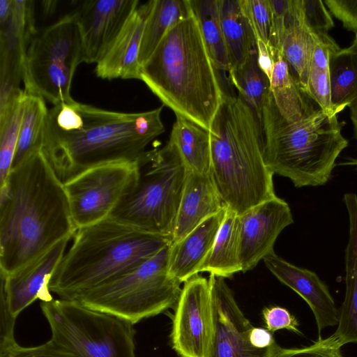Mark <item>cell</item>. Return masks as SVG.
Masks as SVG:
<instances>
[{
	"mask_svg": "<svg viewBox=\"0 0 357 357\" xmlns=\"http://www.w3.org/2000/svg\"><path fill=\"white\" fill-rule=\"evenodd\" d=\"M162 108L126 113L61 102L48 110L42 151L63 183L99 165L143 162L148 144L165 130Z\"/></svg>",
	"mask_w": 357,
	"mask_h": 357,
	"instance_id": "6da1fadb",
	"label": "cell"
},
{
	"mask_svg": "<svg viewBox=\"0 0 357 357\" xmlns=\"http://www.w3.org/2000/svg\"><path fill=\"white\" fill-rule=\"evenodd\" d=\"M63 183L42 149L0 186V271L10 274L75 236Z\"/></svg>",
	"mask_w": 357,
	"mask_h": 357,
	"instance_id": "7a4b0ae2",
	"label": "cell"
},
{
	"mask_svg": "<svg viewBox=\"0 0 357 357\" xmlns=\"http://www.w3.org/2000/svg\"><path fill=\"white\" fill-rule=\"evenodd\" d=\"M139 79L176 116L209 131L225 91L192 9L141 66Z\"/></svg>",
	"mask_w": 357,
	"mask_h": 357,
	"instance_id": "3957f363",
	"label": "cell"
},
{
	"mask_svg": "<svg viewBox=\"0 0 357 357\" xmlns=\"http://www.w3.org/2000/svg\"><path fill=\"white\" fill-rule=\"evenodd\" d=\"M209 133L210 175L227 208L241 215L277 196L264 158L261 120L240 96L224 93Z\"/></svg>",
	"mask_w": 357,
	"mask_h": 357,
	"instance_id": "277c9868",
	"label": "cell"
},
{
	"mask_svg": "<svg viewBox=\"0 0 357 357\" xmlns=\"http://www.w3.org/2000/svg\"><path fill=\"white\" fill-rule=\"evenodd\" d=\"M172 241L109 218L79 228L48 288L60 299L73 301L137 267Z\"/></svg>",
	"mask_w": 357,
	"mask_h": 357,
	"instance_id": "5b68a950",
	"label": "cell"
},
{
	"mask_svg": "<svg viewBox=\"0 0 357 357\" xmlns=\"http://www.w3.org/2000/svg\"><path fill=\"white\" fill-rule=\"evenodd\" d=\"M261 123L264 158L273 173L288 178L296 188L320 186L331 178L335 161L347 147L344 123L318 108L298 122L280 114L270 93Z\"/></svg>",
	"mask_w": 357,
	"mask_h": 357,
	"instance_id": "8992f818",
	"label": "cell"
},
{
	"mask_svg": "<svg viewBox=\"0 0 357 357\" xmlns=\"http://www.w3.org/2000/svg\"><path fill=\"white\" fill-rule=\"evenodd\" d=\"M171 243L137 267L81 293L73 301L132 324L174 307L181 283L168 273Z\"/></svg>",
	"mask_w": 357,
	"mask_h": 357,
	"instance_id": "52a82bcc",
	"label": "cell"
},
{
	"mask_svg": "<svg viewBox=\"0 0 357 357\" xmlns=\"http://www.w3.org/2000/svg\"><path fill=\"white\" fill-rule=\"evenodd\" d=\"M135 190L108 218L139 230L172 239L187 175L180 156L169 142L149 151Z\"/></svg>",
	"mask_w": 357,
	"mask_h": 357,
	"instance_id": "ba28073f",
	"label": "cell"
},
{
	"mask_svg": "<svg viewBox=\"0 0 357 357\" xmlns=\"http://www.w3.org/2000/svg\"><path fill=\"white\" fill-rule=\"evenodd\" d=\"M82 62H84L82 38L72 12L36 31L32 37L24 62V91L53 105L72 101V81Z\"/></svg>",
	"mask_w": 357,
	"mask_h": 357,
	"instance_id": "9c48e42d",
	"label": "cell"
},
{
	"mask_svg": "<svg viewBox=\"0 0 357 357\" xmlns=\"http://www.w3.org/2000/svg\"><path fill=\"white\" fill-rule=\"evenodd\" d=\"M51 339L79 357H135L133 324L77 301L40 303Z\"/></svg>",
	"mask_w": 357,
	"mask_h": 357,
	"instance_id": "30bf717a",
	"label": "cell"
},
{
	"mask_svg": "<svg viewBox=\"0 0 357 357\" xmlns=\"http://www.w3.org/2000/svg\"><path fill=\"white\" fill-rule=\"evenodd\" d=\"M143 162H115L91 168L63 183L77 229L107 218L138 185Z\"/></svg>",
	"mask_w": 357,
	"mask_h": 357,
	"instance_id": "8fae6325",
	"label": "cell"
},
{
	"mask_svg": "<svg viewBox=\"0 0 357 357\" xmlns=\"http://www.w3.org/2000/svg\"><path fill=\"white\" fill-rule=\"evenodd\" d=\"M175 307L174 349L181 357H208L213 335L208 280L197 274L185 281Z\"/></svg>",
	"mask_w": 357,
	"mask_h": 357,
	"instance_id": "7c38bea8",
	"label": "cell"
},
{
	"mask_svg": "<svg viewBox=\"0 0 357 357\" xmlns=\"http://www.w3.org/2000/svg\"><path fill=\"white\" fill-rule=\"evenodd\" d=\"M213 335L208 357H273L280 347L264 349L250 342L253 326L238 307L225 278L210 274Z\"/></svg>",
	"mask_w": 357,
	"mask_h": 357,
	"instance_id": "4fadbf2b",
	"label": "cell"
},
{
	"mask_svg": "<svg viewBox=\"0 0 357 357\" xmlns=\"http://www.w3.org/2000/svg\"><path fill=\"white\" fill-rule=\"evenodd\" d=\"M34 1L11 0L7 17L0 21V109L22 89L26 52L36 29Z\"/></svg>",
	"mask_w": 357,
	"mask_h": 357,
	"instance_id": "5bb4252c",
	"label": "cell"
},
{
	"mask_svg": "<svg viewBox=\"0 0 357 357\" xmlns=\"http://www.w3.org/2000/svg\"><path fill=\"white\" fill-rule=\"evenodd\" d=\"M239 220L242 272L252 270L274 252V244L279 234L294 223L289 204L278 196L239 215Z\"/></svg>",
	"mask_w": 357,
	"mask_h": 357,
	"instance_id": "9a60e30c",
	"label": "cell"
},
{
	"mask_svg": "<svg viewBox=\"0 0 357 357\" xmlns=\"http://www.w3.org/2000/svg\"><path fill=\"white\" fill-rule=\"evenodd\" d=\"M138 0H88L73 13L79 24L84 62L97 63L139 6Z\"/></svg>",
	"mask_w": 357,
	"mask_h": 357,
	"instance_id": "2e32d148",
	"label": "cell"
},
{
	"mask_svg": "<svg viewBox=\"0 0 357 357\" xmlns=\"http://www.w3.org/2000/svg\"><path fill=\"white\" fill-rule=\"evenodd\" d=\"M70 238L61 240L13 273L6 274L0 271V289L6 293L10 310L15 317L38 298L45 302L53 299L48 284L65 255Z\"/></svg>",
	"mask_w": 357,
	"mask_h": 357,
	"instance_id": "e0dca14e",
	"label": "cell"
},
{
	"mask_svg": "<svg viewBox=\"0 0 357 357\" xmlns=\"http://www.w3.org/2000/svg\"><path fill=\"white\" fill-rule=\"evenodd\" d=\"M263 260L279 281L294 290L307 303L315 318L318 338L321 337V333L324 328L337 325L339 309L328 287L316 273L288 262L275 252Z\"/></svg>",
	"mask_w": 357,
	"mask_h": 357,
	"instance_id": "ac0fdd59",
	"label": "cell"
},
{
	"mask_svg": "<svg viewBox=\"0 0 357 357\" xmlns=\"http://www.w3.org/2000/svg\"><path fill=\"white\" fill-rule=\"evenodd\" d=\"M152 4L153 0L149 1L134 11L109 49L96 63L97 77L106 79H139L142 38Z\"/></svg>",
	"mask_w": 357,
	"mask_h": 357,
	"instance_id": "d6986e66",
	"label": "cell"
},
{
	"mask_svg": "<svg viewBox=\"0 0 357 357\" xmlns=\"http://www.w3.org/2000/svg\"><path fill=\"white\" fill-rule=\"evenodd\" d=\"M227 206L208 218L182 239L172 243L168 273L180 283L199 274L208 257L223 222Z\"/></svg>",
	"mask_w": 357,
	"mask_h": 357,
	"instance_id": "ffe728a7",
	"label": "cell"
},
{
	"mask_svg": "<svg viewBox=\"0 0 357 357\" xmlns=\"http://www.w3.org/2000/svg\"><path fill=\"white\" fill-rule=\"evenodd\" d=\"M225 205L208 174L187 171L172 243H176Z\"/></svg>",
	"mask_w": 357,
	"mask_h": 357,
	"instance_id": "44dd1931",
	"label": "cell"
},
{
	"mask_svg": "<svg viewBox=\"0 0 357 357\" xmlns=\"http://www.w3.org/2000/svg\"><path fill=\"white\" fill-rule=\"evenodd\" d=\"M343 201L349 217V240L345 250V296L339 309L337 329L332 335L342 347L357 343V195L347 192Z\"/></svg>",
	"mask_w": 357,
	"mask_h": 357,
	"instance_id": "7402d4cb",
	"label": "cell"
},
{
	"mask_svg": "<svg viewBox=\"0 0 357 357\" xmlns=\"http://www.w3.org/2000/svg\"><path fill=\"white\" fill-rule=\"evenodd\" d=\"M274 59L270 91L280 114L289 122H298L314 113L319 106L302 89L280 52L271 46Z\"/></svg>",
	"mask_w": 357,
	"mask_h": 357,
	"instance_id": "603a6c76",
	"label": "cell"
},
{
	"mask_svg": "<svg viewBox=\"0 0 357 357\" xmlns=\"http://www.w3.org/2000/svg\"><path fill=\"white\" fill-rule=\"evenodd\" d=\"M188 172L208 174L211 148L208 130L182 116H176L168 141Z\"/></svg>",
	"mask_w": 357,
	"mask_h": 357,
	"instance_id": "cb8c5ba5",
	"label": "cell"
},
{
	"mask_svg": "<svg viewBox=\"0 0 357 357\" xmlns=\"http://www.w3.org/2000/svg\"><path fill=\"white\" fill-rule=\"evenodd\" d=\"M240 252L239 215L227 208L212 250L203 264L200 273L208 272L227 278L242 272Z\"/></svg>",
	"mask_w": 357,
	"mask_h": 357,
	"instance_id": "d4e9b609",
	"label": "cell"
},
{
	"mask_svg": "<svg viewBox=\"0 0 357 357\" xmlns=\"http://www.w3.org/2000/svg\"><path fill=\"white\" fill-rule=\"evenodd\" d=\"M219 10L231 70L242 65L257 50L256 38L241 0H219Z\"/></svg>",
	"mask_w": 357,
	"mask_h": 357,
	"instance_id": "484cf974",
	"label": "cell"
},
{
	"mask_svg": "<svg viewBox=\"0 0 357 357\" xmlns=\"http://www.w3.org/2000/svg\"><path fill=\"white\" fill-rule=\"evenodd\" d=\"M314 46V33L305 23L301 4L299 13L287 26L278 50L305 92Z\"/></svg>",
	"mask_w": 357,
	"mask_h": 357,
	"instance_id": "4316f807",
	"label": "cell"
},
{
	"mask_svg": "<svg viewBox=\"0 0 357 357\" xmlns=\"http://www.w3.org/2000/svg\"><path fill=\"white\" fill-rule=\"evenodd\" d=\"M329 70L331 111L337 116L357 99V45L332 52Z\"/></svg>",
	"mask_w": 357,
	"mask_h": 357,
	"instance_id": "83f0119b",
	"label": "cell"
},
{
	"mask_svg": "<svg viewBox=\"0 0 357 357\" xmlns=\"http://www.w3.org/2000/svg\"><path fill=\"white\" fill-rule=\"evenodd\" d=\"M191 12L189 0H153L142 38L139 61L150 58L169 30Z\"/></svg>",
	"mask_w": 357,
	"mask_h": 357,
	"instance_id": "f1b7e54d",
	"label": "cell"
},
{
	"mask_svg": "<svg viewBox=\"0 0 357 357\" xmlns=\"http://www.w3.org/2000/svg\"><path fill=\"white\" fill-rule=\"evenodd\" d=\"M45 101L38 96L24 91L23 114L12 169L42 149L48 113Z\"/></svg>",
	"mask_w": 357,
	"mask_h": 357,
	"instance_id": "f546056e",
	"label": "cell"
},
{
	"mask_svg": "<svg viewBox=\"0 0 357 357\" xmlns=\"http://www.w3.org/2000/svg\"><path fill=\"white\" fill-rule=\"evenodd\" d=\"M313 33L314 46L305 92L325 114L334 116L331 106L329 58L340 47L328 34Z\"/></svg>",
	"mask_w": 357,
	"mask_h": 357,
	"instance_id": "4dcf8cb0",
	"label": "cell"
},
{
	"mask_svg": "<svg viewBox=\"0 0 357 357\" xmlns=\"http://www.w3.org/2000/svg\"><path fill=\"white\" fill-rule=\"evenodd\" d=\"M210 56L218 72H229L230 63L222 31L219 0H189Z\"/></svg>",
	"mask_w": 357,
	"mask_h": 357,
	"instance_id": "1f68e13d",
	"label": "cell"
},
{
	"mask_svg": "<svg viewBox=\"0 0 357 357\" xmlns=\"http://www.w3.org/2000/svg\"><path fill=\"white\" fill-rule=\"evenodd\" d=\"M238 96L256 112L261 120L264 105L271 93L270 80L257 62V50L240 66L229 73Z\"/></svg>",
	"mask_w": 357,
	"mask_h": 357,
	"instance_id": "d6a6232c",
	"label": "cell"
},
{
	"mask_svg": "<svg viewBox=\"0 0 357 357\" xmlns=\"http://www.w3.org/2000/svg\"><path fill=\"white\" fill-rule=\"evenodd\" d=\"M24 95V90H21L0 109V186L12 169L23 114Z\"/></svg>",
	"mask_w": 357,
	"mask_h": 357,
	"instance_id": "836d02e7",
	"label": "cell"
},
{
	"mask_svg": "<svg viewBox=\"0 0 357 357\" xmlns=\"http://www.w3.org/2000/svg\"><path fill=\"white\" fill-rule=\"evenodd\" d=\"M241 3L256 39L270 45L271 14L268 0H241Z\"/></svg>",
	"mask_w": 357,
	"mask_h": 357,
	"instance_id": "e575fe53",
	"label": "cell"
},
{
	"mask_svg": "<svg viewBox=\"0 0 357 357\" xmlns=\"http://www.w3.org/2000/svg\"><path fill=\"white\" fill-rule=\"evenodd\" d=\"M342 346L331 335L318 340L303 348L284 349L280 347L273 357H344Z\"/></svg>",
	"mask_w": 357,
	"mask_h": 357,
	"instance_id": "d590c367",
	"label": "cell"
},
{
	"mask_svg": "<svg viewBox=\"0 0 357 357\" xmlns=\"http://www.w3.org/2000/svg\"><path fill=\"white\" fill-rule=\"evenodd\" d=\"M304 21L311 31L328 34L334 26L333 20L321 0H301Z\"/></svg>",
	"mask_w": 357,
	"mask_h": 357,
	"instance_id": "8d00e7d4",
	"label": "cell"
},
{
	"mask_svg": "<svg viewBox=\"0 0 357 357\" xmlns=\"http://www.w3.org/2000/svg\"><path fill=\"white\" fill-rule=\"evenodd\" d=\"M271 8L270 45L278 50L295 0H268Z\"/></svg>",
	"mask_w": 357,
	"mask_h": 357,
	"instance_id": "74e56055",
	"label": "cell"
},
{
	"mask_svg": "<svg viewBox=\"0 0 357 357\" xmlns=\"http://www.w3.org/2000/svg\"><path fill=\"white\" fill-rule=\"evenodd\" d=\"M2 357H79L52 339L36 347H24L17 344Z\"/></svg>",
	"mask_w": 357,
	"mask_h": 357,
	"instance_id": "f35d334b",
	"label": "cell"
},
{
	"mask_svg": "<svg viewBox=\"0 0 357 357\" xmlns=\"http://www.w3.org/2000/svg\"><path fill=\"white\" fill-rule=\"evenodd\" d=\"M15 320L10 310L6 294L0 289V357L17 344L14 337Z\"/></svg>",
	"mask_w": 357,
	"mask_h": 357,
	"instance_id": "ab89813d",
	"label": "cell"
},
{
	"mask_svg": "<svg viewBox=\"0 0 357 357\" xmlns=\"http://www.w3.org/2000/svg\"><path fill=\"white\" fill-rule=\"evenodd\" d=\"M262 314L266 329L273 333L280 329H287L298 335L302 334L296 318L284 307H266L263 310Z\"/></svg>",
	"mask_w": 357,
	"mask_h": 357,
	"instance_id": "60d3db41",
	"label": "cell"
},
{
	"mask_svg": "<svg viewBox=\"0 0 357 357\" xmlns=\"http://www.w3.org/2000/svg\"><path fill=\"white\" fill-rule=\"evenodd\" d=\"M324 3L345 29L357 33V0H326Z\"/></svg>",
	"mask_w": 357,
	"mask_h": 357,
	"instance_id": "b9f144b4",
	"label": "cell"
},
{
	"mask_svg": "<svg viewBox=\"0 0 357 357\" xmlns=\"http://www.w3.org/2000/svg\"><path fill=\"white\" fill-rule=\"evenodd\" d=\"M256 44L259 66L271 80L274 66L271 45H268L260 39H256Z\"/></svg>",
	"mask_w": 357,
	"mask_h": 357,
	"instance_id": "7bdbcfd3",
	"label": "cell"
},
{
	"mask_svg": "<svg viewBox=\"0 0 357 357\" xmlns=\"http://www.w3.org/2000/svg\"><path fill=\"white\" fill-rule=\"evenodd\" d=\"M250 342L255 347L264 349L276 344L273 333L268 329L261 327H254L251 329Z\"/></svg>",
	"mask_w": 357,
	"mask_h": 357,
	"instance_id": "ee69618b",
	"label": "cell"
},
{
	"mask_svg": "<svg viewBox=\"0 0 357 357\" xmlns=\"http://www.w3.org/2000/svg\"><path fill=\"white\" fill-rule=\"evenodd\" d=\"M350 119L353 126L354 137L357 140V99L349 107Z\"/></svg>",
	"mask_w": 357,
	"mask_h": 357,
	"instance_id": "f6af8a7d",
	"label": "cell"
},
{
	"mask_svg": "<svg viewBox=\"0 0 357 357\" xmlns=\"http://www.w3.org/2000/svg\"><path fill=\"white\" fill-rule=\"evenodd\" d=\"M43 3V11L45 13H51L53 12L56 7L57 1H44Z\"/></svg>",
	"mask_w": 357,
	"mask_h": 357,
	"instance_id": "bcb514c9",
	"label": "cell"
},
{
	"mask_svg": "<svg viewBox=\"0 0 357 357\" xmlns=\"http://www.w3.org/2000/svg\"><path fill=\"white\" fill-rule=\"evenodd\" d=\"M339 165H351L357 167V158H348L347 162L340 163Z\"/></svg>",
	"mask_w": 357,
	"mask_h": 357,
	"instance_id": "7dc6e473",
	"label": "cell"
},
{
	"mask_svg": "<svg viewBox=\"0 0 357 357\" xmlns=\"http://www.w3.org/2000/svg\"><path fill=\"white\" fill-rule=\"evenodd\" d=\"M353 42L357 45V33L355 34V38H354V40H353Z\"/></svg>",
	"mask_w": 357,
	"mask_h": 357,
	"instance_id": "c3c4849f",
	"label": "cell"
}]
</instances>
